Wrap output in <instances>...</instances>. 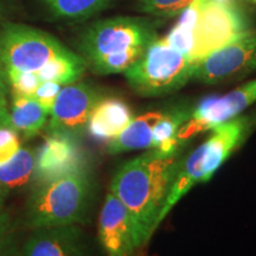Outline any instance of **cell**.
Listing matches in <instances>:
<instances>
[{
    "label": "cell",
    "instance_id": "cell-1",
    "mask_svg": "<svg viewBox=\"0 0 256 256\" xmlns=\"http://www.w3.org/2000/svg\"><path fill=\"white\" fill-rule=\"evenodd\" d=\"M183 158L180 148L172 152L147 150L124 162L113 176L110 192L127 209L140 248L158 229L160 214Z\"/></svg>",
    "mask_w": 256,
    "mask_h": 256
},
{
    "label": "cell",
    "instance_id": "cell-2",
    "mask_svg": "<svg viewBox=\"0 0 256 256\" xmlns=\"http://www.w3.org/2000/svg\"><path fill=\"white\" fill-rule=\"evenodd\" d=\"M256 114L238 115L211 130L212 134L202 145L184 156L174 185L159 217V226L176 204L196 184L206 183L232 154L254 126Z\"/></svg>",
    "mask_w": 256,
    "mask_h": 256
},
{
    "label": "cell",
    "instance_id": "cell-3",
    "mask_svg": "<svg viewBox=\"0 0 256 256\" xmlns=\"http://www.w3.org/2000/svg\"><path fill=\"white\" fill-rule=\"evenodd\" d=\"M92 200L89 170L34 186L25 217L31 229L74 226L87 220Z\"/></svg>",
    "mask_w": 256,
    "mask_h": 256
},
{
    "label": "cell",
    "instance_id": "cell-4",
    "mask_svg": "<svg viewBox=\"0 0 256 256\" xmlns=\"http://www.w3.org/2000/svg\"><path fill=\"white\" fill-rule=\"evenodd\" d=\"M196 66L186 55L170 46L165 38H156L124 74L138 95L158 98L183 88L192 80Z\"/></svg>",
    "mask_w": 256,
    "mask_h": 256
},
{
    "label": "cell",
    "instance_id": "cell-5",
    "mask_svg": "<svg viewBox=\"0 0 256 256\" xmlns=\"http://www.w3.org/2000/svg\"><path fill=\"white\" fill-rule=\"evenodd\" d=\"M158 23L151 18L114 17L86 28L78 43L86 64L132 49H147L158 38Z\"/></svg>",
    "mask_w": 256,
    "mask_h": 256
},
{
    "label": "cell",
    "instance_id": "cell-6",
    "mask_svg": "<svg viewBox=\"0 0 256 256\" xmlns=\"http://www.w3.org/2000/svg\"><path fill=\"white\" fill-rule=\"evenodd\" d=\"M72 52L50 34L26 25L6 24L0 31V60L5 72L37 74Z\"/></svg>",
    "mask_w": 256,
    "mask_h": 256
},
{
    "label": "cell",
    "instance_id": "cell-7",
    "mask_svg": "<svg viewBox=\"0 0 256 256\" xmlns=\"http://www.w3.org/2000/svg\"><path fill=\"white\" fill-rule=\"evenodd\" d=\"M248 28L247 18L238 6L206 0L200 10L192 32V46L188 57L196 64L200 63Z\"/></svg>",
    "mask_w": 256,
    "mask_h": 256
},
{
    "label": "cell",
    "instance_id": "cell-8",
    "mask_svg": "<svg viewBox=\"0 0 256 256\" xmlns=\"http://www.w3.org/2000/svg\"><path fill=\"white\" fill-rule=\"evenodd\" d=\"M256 72V28H248L230 43L197 63L192 80L204 84L238 81Z\"/></svg>",
    "mask_w": 256,
    "mask_h": 256
},
{
    "label": "cell",
    "instance_id": "cell-9",
    "mask_svg": "<svg viewBox=\"0 0 256 256\" xmlns=\"http://www.w3.org/2000/svg\"><path fill=\"white\" fill-rule=\"evenodd\" d=\"M256 102V78L243 83L220 96L204 98L185 121L177 134L179 145L188 142L200 133L241 115Z\"/></svg>",
    "mask_w": 256,
    "mask_h": 256
},
{
    "label": "cell",
    "instance_id": "cell-10",
    "mask_svg": "<svg viewBox=\"0 0 256 256\" xmlns=\"http://www.w3.org/2000/svg\"><path fill=\"white\" fill-rule=\"evenodd\" d=\"M88 170V159L78 136L49 133L36 152L34 186Z\"/></svg>",
    "mask_w": 256,
    "mask_h": 256
},
{
    "label": "cell",
    "instance_id": "cell-11",
    "mask_svg": "<svg viewBox=\"0 0 256 256\" xmlns=\"http://www.w3.org/2000/svg\"><path fill=\"white\" fill-rule=\"evenodd\" d=\"M104 96L88 83L63 86L50 112L49 133H66L80 136L87 128L90 114Z\"/></svg>",
    "mask_w": 256,
    "mask_h": 256
},
{
    "label": "cell",
    "instance_id": "cell-12",
    "mask_svg": "<svg viewBox=\"0 0 256 256\" xmlns=\"http://www.w3.org/2000/svg\"><path fill=\"white\" fill-rule=\"evenodd\" d=\"M98 241L107 256H134L140 249L126 208L108 192L98 217Z\"/></svg>",
    "mask_w": 256,
    "mask_h": 256
},
{
    "label": "cell",
    "instance_id": "cell-13",
    "mask_svg": "<svg viewBox=\"0 0 256 256\" xmlns=\"http://www.w3.org/2000/svg\"><path fill=\"white\" fill-rule=\"evenodd\" d=\"M22 256H89L78 224L34 229L22 247Z\"/></svg>",
    "mask_w": 256,
    "mask_h": 256
},
{
    "label": "cell",
    "instance_id": "cell-14",
    "mask_svg": "<svg viewBox=\"0 0 256 256\" xmlns=\"http://www.w3.org/2000/svg\"><path fill=\"white\" fill-rule=\"evenodd\" d=\"M133 113L126 102L116 98H102L92 110L87 132L98 142H110L128 126Z\"/></svg>",
    "mask_w": 256,
    "mask_h": 256
},
{
    "label": "cell",
    "instance_id": "cell-15",
    "mask_svg": "<svg viewBox=\"0 0 256 256\" xmlns=\"http://www.w3.org/2000/svg\"><path fill=\"white\" fill-rule=\"evenodd\" d=\"M164 113L165 110H151L134 116L119 136L107 142L108 153L119 154L122 152L151 150L153 130Z\"/></svg>",
    "mask_w": 256,
    "mask_h": 256
},
{
    "label": "cell",
    "instance_id": "cell-16",
    "mask_svg": "<svg viewBox=\"0 0 256 256\" xmlns=\"http://www.w3.org/2000/svg\"><path fill=\"white\" fill-rule=\"evenodd\" d=\"M10 115L14 130L28 140L46 127L50 113L32 96L12 95Z\"/></svg>",
    "mask_w": 256,
    "mask_h": 256
},
{
    "label": "cell",
    "instance_id": "cell-17",
    "mask_svg": "<svg viewBox=\"0 0 256 256\" xmlns=\"http://www.w3.org/2000/svg\"><path fill=\"white\" fill-rule=\"evenodd\" d=\"M192 108L184 107V106L171 108L168 110H165L164 115L156 124L154 130H153L151 150L172 152L180 148L177 140V134L183 124L190 118Z\"/></svg>",
    "mask_w": 256,
    "mask_h": 256
},
{
    "label": "cell",
    "instance_id": "cell-18",
    "mask_svg": "<svg viewBox=\"0 0 256 256\" xmlns=\"http://www.w3.org/2000/svg\"><path fill=\"white\" fill-rule=\"evenodd\" d=\"M36 164V152L20 147L14 158L0 165V186L6 190L23 188L32 182Z\"/></svg>",
    "mask_w": 256,
    "mask_h": 256
},
{
    "label": "cell",
    "instance_id": "cell-19",
    "mask_svg": "<svg viewBox=\"0 0 256 256\" xmlns=\"http://www.w3.org/2000/svg\"><path fill=\"white\" fill-rule=\"evenodd\" d=\"M119 0H44L54 17L80 22L100 14Z\"/></svg>",
    "mask_w": 256,
    "mask_h": 256
},
{
    "label": "cell",
    "instance_id": "cell-20",
    "mask_svg": "<svg viewBox=\"0 0 256 256\" xmlns=\"http://www.w3.org/2000/svg\"><path fill=\"white\" fill-rule=\"evenodd\" d=\"M204 2L206 0H194L182 12L180 18H179V20L174 25V28L164 37L170 46L174 48L176 50H178L179 52L186 55L188 57L192 46V32H194L198 14H200V10Z\"/></svg>",
    "mask_w": 256,
    "mask_h": 256
},
{
    "label": "cell",
    "instance_id": "cell-21",
    "mask_svg": "<svg viewBox=\"0 0 256 256\" xmlns=\"http://www.w3.org/2000/svg\"><path fill=\"white\" fill-rule=\"evenodd\" d=\"M194 0H138V8L146 14L170 18L180 14Z\"/></svg>",
    "mask_w": 256,
    "mask_h": 256
},
{
    "label": "cell",
    "instance_id": "cell-22",
    "mask_svg": "<svg viewBox=\"0 0 256 256\" xmlns=\"http://www.w3.org/2000/svg\"><path fill=\"white\" fill-rule=\"evenodd\" d=\"M19 250L14 218L8 211L2 210L0 212V256H8Z\"/></svg>",
    "mask_w": 256,
    "mask_h": 256
},
{
    "label": "cell",
    "instance_id": "cell-23",
    "mask_svg": "<svg viewBox=\"0 0 256 256\" xmlns=\"http://www.w3.org/2000/svg\"><path fill=\"white\" fill-rule=\"evenodd\" d=\"M62 87L63 86H60L58 83L55 82H42L40 87L37 88V90L34 92L32 98H36V100L50 113L57 98V95L60 94Z\"/></svg>",
    "mask_w": 256,
    "mask_h": 256
},
{
    "label": "cell",
    "instance_id": "cell-24",
    "mask_svg": "<svg viewBox=\"0 0 256 256\" xmlns=\"http://www.w3.org/2000/svg\"><path fill=\"white\" fill-rule=\"evenodd\" d=\"M0 127H8L14 130L10 115V107L6 96L0 98Z\"/></svg>",
    "mask_w": 256,
    "mask_h": 256
},
{
    "label": "cell",
    "instance_id": "cell-25",
    "mask_svg": "<svg viewBox=\"0 0 256 256\" xmlns=\"http://www.w3.org/2000/svg\"><path fill=\"white\" fill-rule=\"evenodd\" d=\"M8 78H6V72L2 60H0V98H2V96L8 95Z\"/></svg>",
    "mask_w": 256,
    "mask_h": 256
},
{
    "label": "cell",
    "instance_id": "cell-26",
    "mask_svg": "<svg viewBox=\"0 0 256 256\" xmlns=\"http://www.w3.org/2000/svg\"><path fill=\"white\" fill-rule=\"evenodd\" d=\"M8 191L6 190V188L0 186V212L4 210V204H5L6 197H8Z\"/></svg>",
    "mask_w": 256,
    "mask_h": 256
},
{
    "label": "cell",
    "instance_id": "cell-27",
    "mask_svg": "<svg viewBox=\"0 0 256 256\" xmlns=\"http://www.w3.org/2000/svg\"><path fill=\"white\" fill-rule=\"evenodd\" d=\"M214 2H228V4H232L234 0H214Z\"/></svg>",
    "mask_w": 256,
    "mask_h": 256
},
{
    "label": "cell",
    "instance_id": "cell-28",
    "mask_svg": "<svg viewBox=\"0 0 256 256\" xmlns=\"http://www.w3.org/2000/svg\"><path fill=\"white\" fill-rule=\"evenodd\" d=\"M20 252H22V249H20V250H19V252H14V254H11V255H8V256H22Z\"/></svg>",
    "mask_w": 256,
    "mask_h": 256
},
{
    "label": "cell",
    "instance_id": "cell-29",
    "mask_svg": "<svg viewBox=\"0 0 256 256\" xmlns=\"http://www.w3.org/2000/svg\"><path fill=\"white\" fill-rule=\"evenodd\" d=\"M252 2H254V4H256V0H250Z\"/></svg>",
    "mask_w": 256,
    "mask_h": 256
}]
</instances>
